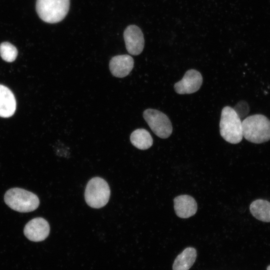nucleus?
<instances>
[{"label": "nucleus", "mask_w": 270, "mask_h": 270, "mask_svg": "<svg viewBox=\"0 0 270 270\" xmlns=\"http://www.w3.org/2000/svg\"><path fill=\"white\" fill-rule=\"evenodd\" d=\"M242 135L248 141L261 144L270 140V120L266 116L256 114L242 122Z\"/></svg>", "instance_id": "nucleus-1"}, {"label": "nucleus", "mask_w": 270, "mask_h": 270, "mask_svg": "<svg viewBox=\"0 0 270 270\" xmlns=\"http://www.w3.org/2000/svg\"><path fill=\"white\" fill-rule=\"evenodd\" d=\"M242 122L234 109L224 107L221 113L220 122V134L226 142L236 144L242 139Z\"/></svg>", "instance_id": "nucleus-2"}, {"label": "nucleus", "mask_w": 270, "mask_h": 270, "mask_svg": "<svg viewBox=\"0 0 270 270\" xmlns=\"http://www.w3.org/2000/svg\"><path fill=\"white\" fill-rule=\"evenodd\" d=\"M4 201L11 209L20 212L34 211L40 204L36 194L19 188L7 190L4 196Z\"/></svg>", "instance_id": "nucleus-3"}, {"label": "nucleus", "mask_w": 270, "mask_h": 270, "mask_svg": "<svg viewBox=\"0 0 270 270\" xmlns=\"http://www.w3.org/2000/svg\"><path fill=\"white\" fill-rule=\"evenodd\" d=\"M70 0H37L36 10L44 22L54 24L62 21L66 16Z\"/></svg>", "instance_id": "nucleus-4"}, {"label": "nucleus", "mask_w": 270, "mask_h": 270, "mask_svg": "<svg viewBox=\"0 0 270 270\" xmlns=\"http://www.w3.org/2000/svg\"><path fill=\"white\" fill-rule=\"evenodd\" d=\"M110 194V190L108 182L101 178L94 177L87 184L84 198L90 206L99 208L108 202Z\"/></svg>", "instance_id": "nucleus-5"}, {"label": "nucleus", "mask_w": 270, "mask_h": 270, "mask_svg": "<svg viewBox=\"0 0 270 270\" xmlns=\"http://www.w3.org/2000/svg\"><path fill=\"white\" fill-rule=\"evenodd\" d=\"M143 117L152 130L158 136L166 138L172 134V123L168 116L162 112L148 108L144 112Z\"/></svg>", "instance_id": "nucleus-6"}, {"label": "nucleus", "mask_w": 270, "mask_h": 270, "mask_svg": "<svg viewBox=\"0 0 270 270\" xmlns=\"http://www.w3.org/2000/svg\"><path fill=\"white\" fill-rule=\"evenodd\" d=\"M50 231V227L48 222L40 217L30 220L24 228V234L26 238L34 242L44 240L48 236Z\"/></svg>", "instance_id": "nucleus-7"}, {"label": "nucleus", "mask_w": 270, "mask_h": 270, "mask_svg": "<svg viewBox=\"0 0 270 270\" xmlns=\"http://www.w3.org/2000/svg\"><path fill=\"white\" fill-rule=\"evenodd\" d=\"M202 83L201 74L194 69L188 70L182 78L174 85L176 92L178 94H190L198 91Z\"/></svg>", "instance_id": "nucleus-8"}, {"label": "nucleus", "mask_w": 270, "mask_h": 270, "mask_svg": "<svg viewBox=\"0 0 270 270\" xmlns=\"http://www.w3.org/2000/svg\"><path fill=\"white\" fill-rule=\"evenodd\" d=\"M124 38L129 54L136 56L142 52L144 40L142 32L139 27L136 25L128 26L124 31Z\"/></svg>", "instance_id": "nucleus-9"}, {"label": "nucleus", "mask_w": 270, "mask_h": 270, "mask_svg": "<svg viewBox=\"0 0 270 270\" xmlns=\"http://www.w3.org/2000/svg\"><path fill=\"white\" fill-rule=\"evenodd\" d=\"M134 60L128 54L118 55L112 57L110 61L109 68L112 74L116 78L127 76L132 70Z\"/></svg>", "instance_id": "nucleus-10"}, {"label": "nucleus", "mask_w": 270, "mask_h": 270, "mask_svg": "<svg viewBox=\"0 0 270 270\" xmlns=\"http://www.w3.org/2000/svg\"><path fill=\"white\" fill-rule=\"evenodd\" d=\"M174 202L175 212L180 218H188L196 212V202L190 196L184 194L178 196L174 198Z\"/></svg>", "instance_id": "nucleus-11"}, {"label": "nucleus", "mask_w": 270, "mask_h": 270, "mask_svg": "<svg viewBox=\"0 0 270 270\" xmlns=\"http://www.w3.org/2000/svg\"><path fill=\"white\" fill-rule=\"evenodd\" d=\"M16 100L12 92L0 84V117L12 116L16 110Z\"/></svg>", "instance_id": "nucleus-12"}, {"label": "nucleus", "mask_w": 270, "mask_h": 270, "mask_svg": "<svg viewBox=\"0 0 270 270\" xmlns=\"http://www.w3.org/2000/svg\"><path fill=\"white\" fill-rule=\"evenodd\" d=\"M196 258V251L192 247L184 249L175 259L172 270H188Z\"/></svg>", "instance_id": "nucleus-13"}, {"label": "nucleus", "mask_w": 270, "mask_h": 270, "mask_svg": "<svg viewBox=\"0 0 270 270\" xmlns=\"http://www.w3.org/2000/svg\"><path fill=\"white\" fill-rule=\"evenodd\" d=\"M250 212L256 219L264 222H270V202L258 199L254 200L250 206Z\"/></svg>", "instance_id": "nucleus-14"}, {"label": "nucleus", "mask_w": 270, "mask_h": 270, "mask_svg": "<svg viewBox=\"0 0 270 270\" xmlns=\"http://www.w3.org/2000/svg\"><path fill=\"white\" fill-rule=\"evenodd\" d=\"M130 140L133 146L142 150L148 149L153 143L150 133L144 128H138L132 132Z\"/></svg>", "instance_id": "nucleus-15"}, {"label": "nucleus", "mask_w": 270, "mask_h": 270, "mask_svg": "<svg viewBox=\"0 0 270 270\" xmlns=\"http://www.w3.org/2000/svg\"><path fill=\"white\" fill-rule=\"evenodd\" d=\"M18 54L16 48L10 43L4 42L0 44V54L4 60L10 62H14Z\"/></svg>", "instance_id": "nucleus-16"}, {"label": "nucleus", "mask_w": 270, "mask_h": 270, "mask_svg": "<svg viewBox=\"0 0 270 270\" xmlns=\"http://www.w3.org/2000/svg\"><path fill=\"white\" fill-rule=\"evenodd\" d=\"M233 108L240 119L246 116L250 110L248 104L244 100L239 102Z\"/></svg>", "instance_id": "nucleus-17"}, {"label": "nucleus", "mask_w": 270, "mask_h": 270, "mask_svg": "<svg viewBox=\"0 0 270 270\" xmlns=\"http://www.w3.org/2000/svg\"><path fill=\"white\" fill-rule=\"evenodd\" d=\"M267 270H270V266L268 267Z\"/></svg>", "instance_id": "nucleus-18"}]
</instances>
